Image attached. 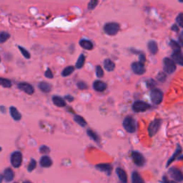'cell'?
I'll return each mask as SVG.
<instances>
[{
	"label": "cell",
	"instance_id": "obj_1",
	"mask_svg": "<svg viewBox=\"0 0 183 183\" xmlns=\"http://www.w3.org/2000/svg\"><path fill=\"white\" fill-rule=\"evenodd\" d=\"M122 125L124 130L129 133H134L136 131V122L131 116L125 117Z\"/></svg>",
	"mask_w": 183,
	"mask_h": 183
},
{
	"label": "cell",
	"instance_id": "obj_2",
	"mask_svg": "<svg viewBox=\"0 0 183 183\" xmlns=\"http://www.w3.org/2000/svg\"><path fill=\"white\" fill-rule=\"evenodd\" d=\"M150 98L154 104H159L163 100V92L159 89H152L150 94Z\"/></svg>",
	"mask_w": 183,
	"mask_h": 183
},
{
	"label": "cell",
	"instance_id": "obj_3",
	"mask_svg": "<svg viewBox=\"0 0 183 183\" xmlns=\"http://www.w3.org/2000/svg\"><path fill=\"white\" fill-rule=\"evenodd\" d=\"M162 120L160 119H156L150 122L148 127V133L150 137H153L158 132L159 129L161 126Z\"/></svg>",
	"mask_w": 183,
	"mask_h": 183
},
{
	"label": "cell",
	"instance_id": "obj_4",
	"mask_svg": "<svg viewBox=\"0 0 183 183\" xmlns=\"http://www.w3.org/2000/svg\"><path fill=\"white\" fill-rule=\"evenodd\" d=\"M164 70L166 73L172 74L176 70V64L173 59L170 58H165L163 60Z\"/></svg>",
	"mask_w": 183,
	"mask_h": 183
},
{
	"label": "cell",
	"instance_id": "obj_5",
	"mask_svg": "<svg viewBox=\"0 0 183 183\" xmlns=\"http://www.w3.org/2000/svg\"><path fill=\"white\" fill-rule=\"evenodd\" d=\"M104 30L107 34L115 35L119 30V25L115 22H110L104 25Z\"/></svg>",
	"mask_w": 183,
	"mask_h": 183
},
{
	"label": "cell",
	"instance_id": "obj_6",
	"mask_svg": "<svg viewBox=\"0 0 183 183\" xmlns=\"http://www.w3.org/2000/svg\"><path fill=\"white\" fill-rule=\"evenodd\" d=\"M151 106L146 102H141V101H137V102H134L132 104V110L133 111L136 112H145L146 110L150 109Z\"/></svg>",
	"mask_w": 183,
	"mask_h": 183
},
{
	"label": "cell",
	"instance_id": "obj_7",
	"mask_svg": "<svg viewBox=\"0 0 183 183\" xmlns=\"http://www.w3.org/2000/svg\"><path fill=\"white\" fill-rule=\"evenodd\" d=\"M22 154L20 152L16 151L13 152L11 155V163L14 167L18 168L22 165Z\"/></svg>",
	"mask_w": 183,
	"mask_h": 183
},
{
	"label": "cell",
	"instance_id": "obj_8",
	"mask_svg": "<svg viewBox=\"0 0 183 183\" xmlns=\"http://www.w3.org/2000/svg\"><path fill=\"white\" fill-rule=\"evenodd\" d=\"M132 159L134 163L139 167L143 166L145 163V159L144 156L141 153L136 152V151L132 152Z\"/></svg>",
	"mask_w": 183,
	"mask_h": 183
},
{
	"label": "cell",
	"instance_id": "obj_9",
	"mask_svg": "<svg viewBox=\"0 0 183 183\" xmlns=\"http://www.w3.org/2000/svg\"><path fill=\"white\" fill-rule=\"evenodd\" d=\"M132 70L133 71L134 74H138V75H142L145 72V67L143 63L140 62H133L132 64Z\"/></svg>",
	"mask_w": 183,
	"mask_h": 183
},
{
	"label": "cell",
	"instance_id": "obj_10",
	"mask_svg": "<svg viewBox=\"0 0 183 183\" xmlns=\"http://www.w3.org/2000/svg\"><path fill=\"white\" fill-rule=\"evenodd\" d=\"M17 87H18V88L20 89V90L25 92L27 93V94L32 95L34 94V87L30 85V84H29L27 82L19 83Z\"/></svg>",
	"mask_w": 183,
	"mask_h": 183
},
{
	"label": "cell",
	"instance_id": "obj_11",
	"mask_svg": "<svg viewBox=\"0 0 183 183\" xmlns=\"http://www.w3.org/2000/svg\"><path fill=\"white\" fill-rule=\"evenodd\" d=\"M169 173L171 177L177 182H181L183 180V174L180 170L177 168H171L169 170Z\"/></svg>",
	"mask_w": 183,
	"mask_h": 183
},
{
	"label": "cell",
	"instance_id": "obj_12",
	"mask_svg": "<svg viewBox=\"0 0 183 183\" xmlns=\"http://www.w3.org/2000/svg\"><path fill=\"white\" fill-rule=\"evenodd\" d=\"M107 87V84L100 80H97L93 83V89L97 92H103L106 90Z\"/></svg>",
	"mask_w": 183,
	"mask_h": 183
},
{
	"label": "cell",
	"instance_id": "obj_13",
	"mask_svg": "<svg viewBox=\"0 0 183 183\" xmlns=\"http://www.w3.org/2000/svg\"><path fill=\"white\" fill-rule=\"evenodd\" d=\"M97 169L99 170L100 171L104 172H107L108 175L111 174V172L112 170V166L110 164L103 163V164H99V165H96Z\"/></svg>",
	"mask_w": 183,
	"mask_h": 183
},
{
	"label": "cell",
	"instance_id": "obj_14",
	"mask_svg": "<svg viewBox=\"0 0 183 183\" xmlns=\"http://www.w3.org/2000/svg\"><path fill=\"white\" fill-rule=\"evenodd\" d=\"M181 152H182V147H181V146H180V145H177L176 150H175V153L172 154V156L171 158L169 159V160L167 161L166 167H169V165H170L172 163V162H174L175 160H177V159L178 158L179 155H180V154H181Z\"/></svg>",
	"mask_w": 183,
	"mask_h": 183
},
{
	"label": "cell",
	"instance_id": "obj_15",
	"mask_svg": "<svg viewBox=\"0 0 183 183\" xmlns=\"http://www.w3.org/2000/svg\"><path fill=\"white\" fill-rule=\"evenodd\" d=\"M116 173L121 182L123 183L128 182V175L124 170L121 167H117L116 169Z\"/></svg>",
	"mask_w": 183,
	"mask_h": 183
},
{
	"label": "cell",
	"instance_id": "obj_16",
	"mask_svg": "<svg viewBox=\"0 0 183 183\" xmlns=\"http://www.w3.org/2000/svg\"><path fill=\"white\" fill-rule=\"evenodd\" d=\"M172 57L175 62L183 66V55L181 52H174V53L172 55Z\"/></svg>",
	"mask_w": 183,
	"mask_h": 183
},
{
	"label": "cell",
	"instance_id": "obj_17",
	"mask_svg": "<svg viewBox=\"0 0 183 183\" xmlns=\"http://www.w3.org/2000/svg\"><path fill=\"white\" fill-rule=\"evenodd\" d=\"M40 165L43 167H50L52 165V160L49 156H43L40 160Z\"/></svg>",
	"mask_w": 183,
	"mask_h": 183
},
{
	"label": "cell",
	"instance_id": "obj_18",
	"mask_svg": "<svg viewBox=\"0 0 183 183\" xmlns=\"http://www.w3.org/2000/svg\"><path fill=\"white\" fill-rule=\"evenodd\" d=\"M9 112H10L11 116L12 118L16 121H19L22 119V115L18 111V110L14 107H11L9 108Z\"/></svg>",
	"mask_w": 183,
	"mask_h": 183
},
{
	"label": "cell",
	"instance_id": "obj_19",
	"mask_svg": "<svg viewBox=\"0 0 183 183\" xmlns=\"http://www.w3.org/2000/svg\"><path fill=\"white\" fill-rule=\"evenodd\" d=\"M38 87L41 91L45 93L50 92L52 89V86L48 82H41L39 83Z\"/></svg>",
	"mask_w": 183,
	"mask_h": 183
},
{
	"label": "cell",
	"instance_id": "obj_20",
	"mask_svg": "<svg viewBox=\"0 0 183 183\" xmlns=\"http://www.w3.org/2000/svg\"><path fill=\"white\" fill-rule=\"evenodd\" d=\"M52 101H53V103L59 107H64L66 106V102H65L64 99L59 96H54L52 98Z\"/></svg>",
	"mask_w": 183,
	"mask_h": 183
},
{
	"label": "cell",
	"instance_id": "obj_21",
	"mask_svg": "<svg viewBox=\"0 0 183 183\" xmlns=\"http://www.w3.org/2000/svg\"><path fill=\"white\" fill-rule=\"evenodd\" d=\"M4 177L7 182H11L14 177V173L11 168H7L4 172Z\"/></svg>",
	"mask_w": 183,
	"mask_h": 183
},
{
	"label": "cell",
	"instance_id": "obj_22",
	"mask_svg": "<svg viewBox=\"0 0 183 183\" xmlns=\"http://www.w3.org/2000/svg\"><path fill=\"white\" fill-rule=\"evenodd\" d=\"M104 69L108 71V72H112V71L115 70V64L112 61L110 60L109 59H107L104 62Z\"/></svg>",
	"mask_w": 183,
	"mask_h": 183
},
{
	"label": "cell",
	"instance_id": "obj_23",
	"mask_svg": "<svg viewBox=\"0 0 183 183\" xmlns=\"http://www.w3.org/2000/svg\"><path fill=\"white\" fill-rule=\"evenodd\" d=\"M147 47H148L149 51H150V53L152 54V55H155L158 51V44H157L154 41H150V42L148 43Z\"/></svg>",
	"mask_w": 183,
	"mask_h": 183
},
{
	"label": "cell",
	"instance_id": "obj_24",
	"mask_svg": "<svg viewBox=\"0 0 183 183\" xmlns=\"http://www.w3.org/2000/svg\"><path fill=\"white\" fill-rule=\"evenodd\" d=\"M80 44L83 49L87 50H91L93 49V44L90 41L86 40H82L80 42Z\"/></svg>",
	"mask_w": 183,
	"mask_h": 183
},
{
	"label": "cell",
	"instance_id": "obj_25",
	"mask_svg": "<svg viewBox=\"0 0 183 183\" xmlns=\"http://www.w3.org/2000/svg\"><path fill=\"white\" fill-rule=\"evenodd\" d=\"M132 183H145V182L137 172H133L132 174Z\"/></svg>",
	"mask_w": 183,
	"mask_h": 183
},
{
	"label": "cell",
	"instance_id": "obj_26",
	"mask_svg": "<svg viewBox=\"0 0 183 183\" xmlns=\"http://www.w3.org/2000/svg\"><path fill=\"white\" fill-rule=\"evenodd\" d=\"M87 135H88L91 139H92L94 142H100V137H99L98 134L95 132L93 131V130L89 129V130H87Z\"/></svg>",
	"mask_w": 183,
	"mask_h": 183
},
{
	"label": "cell",
	"instance_id": "obj_27",
	"mask_svg": "<svg viewBox=\"0 0 183 183\" xmlns=\"http://www.w3.org/2000/svg\"><path fill=\"white\" fill-rule=\"evenodd\" d=\"M74 120L78 124L80 125L82 127H85L87 125V122L82 117L80 116V115H75L74 117Z\"/></svg>",
	"mask_w": 183,
	"mask_h": 183
},
{
	"label": "cell",
	"instance_id": "obj_28",
	"mask_svg": "<svg viewBox=\"0 0 183 183\" xmlns=\"http://www.w3.org/2000/svg\"><path fill=\"white\" fill-rule=\"evenodd\" d=\"M74 71V67L73 66H69L67 67L66 68L64 69V70L62 72V75L63 76H67L70 75Z\"/></svg>",
	"mask_w": 183,
	"mask_h": 183
},
{
	"label": "cell",
	"instance_id": "obj_29",
	"mask_svg": "<svg viewBox=\"0 0 183 183\" xmlns=\"http://www.w3.org/2000/svg\"><path fill=\"white\" fill-rule=\"evenodd\" d=\"M85 62V57L83 55H81L80 56V57L78 58L77 61L76 63V67L77 69H81L82 67L84 66Z\"/></svg>",
	"mask_w": 183,
	"mask_h": 183
},
{
	"label": "cell",
	"instance_id": "obj_30",
	"mask_svg": "<svg viewBox=\"0 0 183 183\" xmlns=\"http://www.w3.org/2000/svg\"><path fill=\"white\" fill-rule=\"evenodd\" d=\"M0 85L4 87H6V88H9V87H12V82H11L10 80L0 77Z\"/></svg>",
	"mask_w": 183,
	"mask_h": 183
},
{
	"label": "cell",
	"instance_id": "obj_31",
	"mask_svg": "<svg viewBox=\"0 0 183 183\" xmlns=\"http://www.w3.org/2000/svg\"><path fill=\"white\" fill-rule=\"evenodd\" d=\"M10 37V34L6 32H0V43L5 42Z\"/></svg>",
	"mask_w": 183,
	"mask_h": 183
},
{
	"label": "cell",
	"instance_id": "obj_32",
	"mask_svg": "<svg viewBox=\"0 0 183 183\" xmlns=\"http://www.w3.org/2000/svg\"><path fill=\"white\" fill-rule=\"evenodd\" d=\"M170 46H171L172 49L173 50V51H174V52H181L180 46L179 45L178 43L175 42V41L171 40Z\"/></svg>",
	"mask_w": 183,
	"mask_h": 183
},
{
	"label": "cell",
	"instance_id": "obj_33",
	"mask_svg": "<svg viewBox=\"0 0 183 183\" xmlns=\"http://www.w3.org/2000/svg\"><path fill=\"white\" fill-rule=\"evenodd\" d=\"M18 47H19V49H20V52H21L22 55H23L26 59H29V58H30V57H31L30 54H29V52H28L27 50L25 49V48H24V47H22V46H19Z\"/></svg>",
	"mask_w": 183,
	"mask_h": 183
},
{
	"label": "cell",
	"instance_id": "obj_34",
	"mask_svg": "<svg viewBox=\"0 0 183 183\" xmlns=\"http://www.w3.org/2000/svg\"><path fill=\"white\" fill-rule=\"evenodd\" d=\"M36 167H37V162H36V160H31V161H30V163H29V166H28V167H27V170H28V171L29 172H32L35 169V168H36Z\"/></svg>",
	"mask_w": 183,
	"mask_h": 183
},
{
	"label": "cell",
	"instance_id": "obj_35",
	"mask_svg": "<svg viewBox=\"0 0 183 183\" xmlns=\"http://www.w3.org/2000/svg\"><path fill=\"white\" fill-rule=\"evenodd\" d=\"M98 0H91L90 2H89V3L88 4V9H94L95 7H96L97 5H98Z\"/></svg>",
	"mask_w": 183,
	"mask_h": 183
},
{
	"label": "cell",
	"instance_id": "obj_36",
	"mask_svg": "<svg viewBox=\"0 0 183 183\" xmlns=\"http://www.w3.org/2000/svg\"><path fill=\"white\" fill-rule=\"evenodd\" d=\"M166 77H167V76H166L165 72H160L157 76V79L160 82H165Z\"/></svg>",
	"mask_w": 183,
	"mask_h": 183
},
{
	"label": "cell",
	"instance_id": "obj_37",
	"mask_svg": "<svg viewBox=\"0 0 183 183\" xmlns=\"http://www.w3.org/2000/svg\"><path fill=\"white\" fill-rule=\"evenodd\" d=\"M96 74L98 77H102L104 76V72L102 68L100 66H97L96 67Z\"/></svg>",
	"mask_w": 183,
	"mask_h": 183
},
{
	"label": "cell",
	"instance_id": "obj_38",
	"mask_svg": "<svg viewBox=\"0 0 183 183\" xmlns=\"http://www.w3.org/2000/svg\"><path fill=\"white\" fill-rule=\"evenodd\" d=\"M77 87L78 88L81 90H85V89H87L88 88V86H87V84H86L85 82H82L80 81L77 83Z\"/></svg>",
	"mask_w": 183,
	"mask_h": 183
},
{
	"label": "cell",
	"instance_id": "obj_39",
	"mask_svg": "<svg viewBox=\"0 0 183 183\" xmlns=\"http://www.w3.org/2000/svg\"><path fill=\"white\" fill-rule=\"evenodd\" d=\"M50 148L46 145H42V147L40 148V152L42 154H47L50 152Z\"/></svg>",
	"mask_w": 183,
	"mask_h": 183
},
{
	"label": "cell",
	"instance_id": "obj_40",
	"mask_svg": "<svg viewBox=\"0 0 183 183\" xmlns=\"http://www.w3.org/2000/svg\"><path fill=\"white\" fill-rule=\"evenodd\" d=\"M176 20L177 23H178V25H180V27H183V13H181V14L177 16Z\"/></svg>",
	"mask_w": 183,
	"mask_h": 183
},
{
	"label": "cell",
	"instance_id": "obj_41",
	"mask_svg": "<svg viewBox=\"0 0 183 183\" xmlns=\"http://www.w3.org/2000/svg\"><path fill=\"white\" fill-rule=\"evenodd\" d=\"M44 75H45L46 77L49 78V79H52V78H53V74H52V71L50 70V69H48V70L46 71L45 73H44Z\"/></svg>",
	"mask_w": 183,
	"mask_h": 183
},
{
	"label": "cell",
	"instance_id": "obj_42",
	"mask_svg": "<svg viewBox=\"0 0 183 183\" xmlns=\"http://www.w3.org/2000/svg\"><path fill=\"white\" fill-rule=\"evenodd\" d=\"M147 85H148V87H150V88H153V87H154V85H155V82H154V80H150V81L147 82Z\"/></svg>",
	"mask_w": 183,
	"mask_h": 183
},
{
	"label": "cell",
	"instance_id": "obj_43",
	"mask_svg": "<svg viewBox=\"0 0 183 183\" xmlns=\"http://www.w3.org/2000/svg\"><path fill=\"white\" fill-rule=\"evenodd\" d=\"M145 60H146V59H145V56H144L143 55H140V62L143 63V64H144V62H145Z\"/></svg>",
	"mask_w": 183,
	"mask_h": 183
},
{
	"label": "cell",
	"instance_id": "obj_44",
	"mask_svg": "<svg viewBox=\"0 0 183 183\" xmlns=\"http://www.w3.org/2000/svg\"><path fill=\"white\" fill-rule=\"evenodd\" d=\"M65 99H66L67 100H68L69 102H72V101L74 100V98L71 96V95H67V96L65 97Z\"/></svg>",
	"mask_w": 183,
	"mask_h": 183
},
{
	"label": "cell",
	"instance_id": "obj_45",
	"mask_svg": "<svg viewBox=\"0 0 183 183\" xmlns=\"http://www.w3.org/2000/svg\"><path fill=\"white\" fill-rule=\"evenodd\" d=\"M179 40H180L181 44L183 46V32L181 33L180 36V37H179Z\"/></svg>",
	"mask_w": 183,
	"mask_h": 183
},
{
	"label": "cell",
	"instance_id": "obj_46",
	"mask_svg": "<svg viewBox=\"0 0 183 183\" xmlns=\"http://www.w3.org/2000/svg\"><path fill=\"white\" fill-rule=\"evenodd\" d=\"M162 180H163V183H170L169 182V180H168L167 177H165V176H164L163 177H162Z\"/></svg>",
	"mask_w": 183,
	"mask_h": 183
},
{
	"label": "cell",
	"instance_id": "obj_47",
	"mask_svg": "<svg viewBox=\"0 0 183 183\" xmlns=\"http://www.w3.org/2000/svg\"><path fill=\"white\" fill-rule=\"evenodd\" d=\"M172 29L173 31H175V32H177L178 31V29H177V27H176V26H173L172 27Z\"/></svg>",
	"mask_w": 183,
	"mask_h": 183
},
{
	"label": "cell",
	"instance_id": "obj_48",
	"mask_svg": "<svg viewBox=\"0 0 183 183\" xmlns=\"http://www.w3.org/2000/svg\"><path fill=\"white\" fill-rule=\"evenodd\" d=\"M2 180H3V176L2 175H0V183H2Z\"/></svg>",
	"mask_w": 183,
	"mask_h": 183
},
{
	"label": "cell",
	"instance_id": "obj_49",
	"mask_svg": "<svg viewBox=\"0 0 183 183\" xmlns=\"http://www.w3.org/2000/svg\"><path fill=\"white\" fill-rule=\"evenodd\" d=\"M23 183H31V182H28V181H26V182H23Z\"/></svg>",
	"mask_w": 183,
	"mask_h": 183
},
{
	"label": "cell",
	"instance_id": "obj_50",
	"mask_svg": "<svg viewBox=\"0 0 183 183\" xmlns=\"http://www.w3.org/2000/svg\"><path fill=\"white\" fill-rule=\"evenodd\" d=\"M179 1H180V2H183V0H179Z\"/></svg>",
	"mask_w": 183,
	"mask_h": 183
},
{
	"label": "cell",
	"instance_id": "obj_51",
	"mask_svg": "<svg viewBox=\"0 0 183 183\" xmlns=\"http://www.w3.org/2000/svg\"><path fill=\"white\" fill-rule=\"evenodd\" d=\"M1 151H2V148H1V147H0V152H1Z\"/></svg>",
	"mask_w": 183,
	"mask_h": 183
},
{
	"label": "cell",
	"instance_id": "obj_52",
	"mask_svg": "<svg viewBox=\"0 0 183 183\" xmlns=\"http://www.w3.org/2000/svg\"><path fill=\"white\" fill-rule=\"evenodd\" d=\"M0 62H1V58H0Z\"/></svg>",
	"mask_w": 183,
	"mask_h": 183
},
{
	"label": "cell",
	"instance_id": "obj_53",
	"mask_svg": "<svg viewBox=\"0 0 183 183\" xmlns=\"http://www.w3.org/2000/svg\"><path fill=\"white\" fill-rule=\"evenodd\" d=\"M172 183H173V182H172Z\"/></svg>",
	"mask_w": 183,
	"mask_h": 183
}]
</instances>
